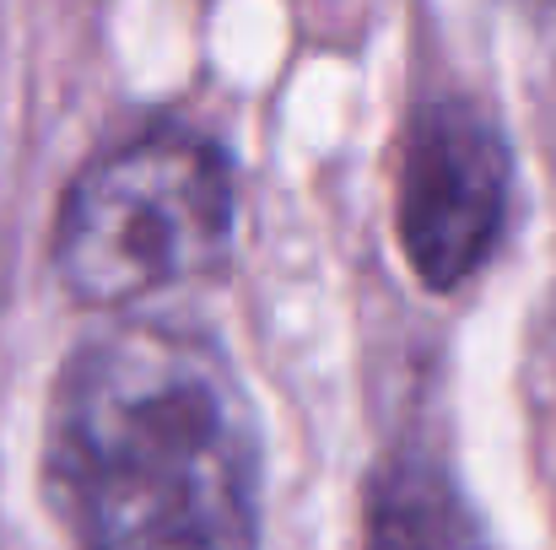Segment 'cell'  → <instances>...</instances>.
Masks as SVG:
<instances>
[{
  "label": "cell",
  "instance_id": "4",
  "mask_svg": "<svg viewBox=\"0 0 556 550\" xmlns=\"http://www.w3.org/2000/svg\"><path fill=\"white\" fill-rule=\"evenodd\" d=\"M363 550H492V540L448 470L421 453H405L383 464L368 486Z\"/></svg>",
  "mask_w": 556,
  "mask_h": 550
},
{
  "label": "cell",
  "instance_id": "1",
  "mask_svg": "<svg viewBox=\"0 0 556 550\" xmlns=\"http://www.w3.org/2000/svg\"><path fill=\"white\" fill-rule=\"evenodd\" d=\"M49 497L81 550H254L260 437L227 357L179 330L81 346L49 410Z\"/></svg>",
  "mask_w": 556,
  "mask_h": 550
},
{
  "label": "cell",
  "instance_id": "2",
  "mask_svg": "<svg viewBox=\"0 0 556 550\" xmlns=\"http://www.w3.org/2000/svg\"><path fill=\"white\" fill-rule=\"evenodd\" d=\"M232 205L238 194L222 146L185 130L141 136L65 189L54 270L98 308L200 281L232 248Z\"/></svg>",
  "mask_w": 556,
  "mask_h": 550
},
{
  "label": "cell",
  "instance_id": "3",
  "mask_svg": "<svg viewBox=\"0 0 556 550\" xmlns=\"http://www.w3.org/2000/svg\"><path fill=\"white\" fill-rule=\"evenodd\" d=\"M394 210L405 259L432 292L486 265L508 216V146L476 103L438 98L410 114Z\"/></svg>",
  "mask_w": 556,
  "mask_h": 550
}]
</instances>
